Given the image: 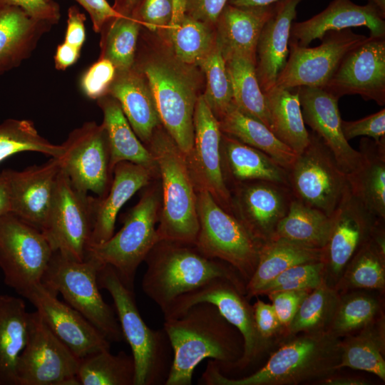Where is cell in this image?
Masks as SVG:
<instances>
[{
	"mask_svg": "<svg viewBox=\"0 0 385 385\" xmlns=\"http://www.w3.org/2000/svg\"><path fill=\"white\" fill-rule=\"evenodd\" d=\"M141 24L131 15H119L101 30L99 58L111 61L116 71H126L135 64L138 38Z\"/></svg>",
	"mask_w": 385,
	"mask_h": 385,
	"instance_id": "cell-43",
	"label": "cell"
},
{
	"mask_svg": "<svg viewBox=\"0 0 385 385\" xmlns=\"http://www.w3.org/2000/svg\"><path fill=\"white\" fill-rule=\"evenodd\" d=\"M97 101L103 114V124L108 135L113 170L117 163L128 161L158 171L150 151L133 131L118 102L108 94Z\"/></svg>",
	"mask_w": 385,
	"mask_h": 385,
	"instance_id": "cell-34",
	"label": "cell"
},
{
	"mask_svg": "<svg viewBox=\"0 0 385 385\" xmlns=\"http://www.w3.org/2000/svg\"><path fill=\"white\" fill-rule=\"evenodd\" d=\"M367 3L372 4L385 19V0H366Z\"/></svg>",
	"mask_w": 385,
	"mask_h": 385,
	"instance_id": "cell-63",
	"label": "cell"
},
{
	"mask_svg": "<svg viewBox=\"0 0 385 385\" xmlns=\"http://www.w3.org/2000/svg\"><path fill=\"white\" fill-rule=\"evenodd\" d=\"M142 279L143 292L162 312L180 296L208 281L227 278L245 294L246 282L228 263L209 257L195 244L160 240L148 252Z\"/></svg>",
	"mask_w": 385,
	"mask_h": 385,
	"instance_id": "cell-3",
	"label": "cell"
},
{
	"mask_svg": "<svg viewBox=\"0 0 385 385\" xmlns=\"http://www.w3.org/2000/svg\"><path fill=\"white\" fill-rule=\"evenodd\" d=\"M253 373L240 378L222 374L209 359L201 385H296L319 381L339 370L340 337L329 330L290 335Z\"/></svg>",
	"mask_w": 385,
	"mask_h": 385,
	"instance_id": "cell-2",
	"label": "cell"
},
{
	"mask_svg": "<svg viewBox=\"0 0 385 385\" xmlns=\"http://www.w3.org/2000/svg\"><path fill=\"white\" fill-rule=\"evenodd\" d=\"M385 19L371 4L358 5L351 0H332L321 12L305 21L293 22L289 45L309 46L329 31L366 27L371 36H385Z\"/></svg>",
	"mask_w": 385,
	"mask_h": 385,
	"instance_id": "cell-24",
	"label": "cell"
},
{
	"mask_svg": "<svg viewBox=\"0 0 385 385\" xmlns=\"http://www.w3.org/2000/svg\"><path fill=\"white\" fill-rule=\"evenodd\" d=\"M140 0H115L113 9L122 15H133Z\"/></svg>",
	"mask_w": 385,
	"mask_h": 385,
	"instance_id": "cell-61",
	"label": "cell"
},
{
	"mask_svg": "<svg viewBox=\"0 0 385 385\" xmlns=\"http://www.w3.org/2000/svg\"><path fill=\"white\" fill-rule=\"evenodd\" d=\"M92 196L78 190L61 170L56 193L42 232L53 252L77 260L86 259L93 230Z\"/></svg>",
	"mask_w": 385,
	"mask_h": 385,
	"instance_id": "cell-15",
	"label": "cell"
},
{
	"mask_svg": "<svg viewBox=\"0 0 385 385\" xmlns=\"http://www.w3.org/2000/svg\"><path fill=\"white\" fill-rule=\"evenodd\" d=\"M153 173L128 161L115 165L107 194L101 198L92 196L93 230L90 245L102 243L112 237L119 210L138 190L148 185Z\"/></svg>",
	"mask_w": 385,
	"mask_h": 385,
	"instance_id": "cell-26",
	"label": "cell"
},
{
	"mask_svg": "<svg viewBox=\"0 0 385 385\" xmlns=\"http://www.w3.org/2000/svg\"><path fill=\"white\" fill-rule=\"evenodd\" d=\"M197 247L206 255L234 267L247 283L258 260L262 243L206 189L198 188Z\"/></svg>",
	"mask_w": 385,
	"mask_h": 385,
	"instance_id": "cell-9",
	"label": "cell"
},
{
	"mask_svg": "<svg viewBox=\"0 0 385 385\" xmlns=\"http://www.w3.org/2000/svg\"><path fill=\"white\" fill-rule=\"evenodd\" d=\"M52 26L31 17L19 7L0 5V75L29 58Z\"/></svg>",
	"mask_w": 385,
	"mask_h": 385,
	"instance_id": "cell-29",
	"label": "cell"
},
{
	"mask_svg": "<svg viewBox=\"0 0 385 385\" xmlns=\"http://www.w3.org/2000/svg\"><path fill=\"white\" fill-rule=\"evenodd\" d=\"M52 332L80 359L91 354L111 349V342L81 313L41 282L31 289L25 297Z\"/></svg>",
	"mask_w": 385,
	"mask_h": 385,
	"instance_id": "cell-21",
	"label": "cell"
},
{
	"mask_svg": "<svg viewBox=\"0 0 385 385\" xmlns=\"http://www.w3.org/2000/svg\"><path fill=\"white\" fill-rule=\"evenodd\" d=\"M165 331L173 352V364L165 385H190L195 367L203 360H214L226 372L241 358V334L209 302L195 304L179 317L166 319Z\"/></svg>",
	"mask_w": 385,
	"mask_h": 385,
	"instance_id": "cell-1",
	"label": "cell"
},
{
	"mask_svg": "<svg viewBox=\"0 0 385 385\" xmlns=\"http://www.w3.org/2000/svg\"><path fill=\"white\" fill-rule=\"evenodd\" d=\"M225 60L232 86V103L270 129L265 95L256 75V62L241 56H232Z\"/></svg>",
	"mask_w": 385,
	"mask_h": 385,
	"instance_id": "cell-41",
	"label": "cell"
},
{
	"mask_svg": "<svg viewBox=\"0 0 385 385\" xmlns=\"http://www.w3.org/2000/svg\"><path fill=\"white\" fill-rule=\"evenodd\" d=\"M357 166L346 173L352 195L376 217L385 220V139L362 138Z\"/></svg>",
	"mask_w": 385,
	"mask_h": 385,
	"instance_id": "cell-30",
	"label": "cell"
},
{
	"mask_svg": "<svg viewBox=\"0 0 385 385\" xmlns=\"http://www.w3.org/2000/svg\"><path fill=\"white\" fill-rule=\"evenodd\" d=\"M230 194L233 215L262 244L273 237L294 197L288 186L265 180L238 184Z\"/></svg>",
	"mask_w": 385,
	"mask_h": 385,
	"instance_id": "cell-20",
	"label": "cell"
},
{
	"mask_svg": "<svg viewBox=\"0 0 385 385\" xmlns=\"http://www.w3.org/2000/svg\"><path fill=\"white\" fill-rule=\"evenodd\" d=\"M385 287L384 221L346 265L335 287L345 289H383Z\"/></svg>",
	"mask_w": 385,
	"mask_h": 385,
	"instance_id": "cell-39",
	"label": "cell"
},
{
	"mask_svg": "<svg viewBox=\"0 0 385 385\" xmlns=\"http://www.w3.org/2000/svg\"><path fill=\"white\" fill-rule=\"evenodd\" d=\"M32 151L60 158L62 145L50 143L41 136L31 120H5L0 124V163L11 155Z\"/></svg>",
	"mask_w": 385,
	"mask_h": 385,
	"instance_id": "cell-45",
	"label": "cell"
},
{
	"mask_svg": "<svg viewBox=\"0 0 385 385\" xmlns=\"http://www.w3.org/2000/svg\"><path fill=\"white\" fill-rule=\"evenodd\" d=\"M252 308L254 319L259 334L262 339L270 342L272 337L284 329L272 305L257 299Z\"/></svg>",
	"mask_w": 385,
	"mask_h": 385,
	"instance_id": "cell-54",
	"label": "cell"
},
{
	"mask_svg": "<svg viewBox=\"0 0 385 385\" xmlns=\"http://www.w3.org/2000/svg\"><path fill=\"white\" fill-rule=\"evenodd\" d=\"M324 280L323 261L291 267L272 279L259 291L257 296L279 291L307 290L319 287Z\"/></svg>",
	"mask_w": 385,
	"mask_h": 385,
	"instance_id": "cell-48",
	"label": "cell"
},
{
	"mask_svg": "<svg viewBox=\"0 0 385 385\" xmlns=\"http://www.w3.org/2000/svg\"><path fill=\"white\" fill-rule=\"evenodd\" d=\"M76 376L80 385H133L134 360L123 351H100L80 360Z\"/></svg>",
	"mask_w": 385,
	"mask_h": 385,
	"instance_id": "cell-42",
	"label": "cell"
},
{
	"mask_svg": "<svg viewBox=\"0 0 385 385\" xmlns=\"http://www.w3.org/2000/svg\"><path fill=\"white\" fill-rule=\"evenodd\" d=\"M319 384L325 385H367L369 381L357 377L329 376L319 380Z\"/></svg>",
	"mask_w": 385,
	"mask_h": 385,
	"instance_id": "cell-59",
	"label": "cell"
},
{
	"mask_svg": "<svg viewBox=\"0 0 385 385\" xmlns=\"http://www.w3.org/2000/svg\"><path fill=\"white\" fill-rule=\"evenodd\" d=\"M86 15L75 6L68 10L64 42L81 50L86 40Z\"/></svg>",
	"mask_w": 385,
	"mask_h": 385,
	"instance_id": "cell-57",
	"label": "cell"
},
{
	"mask_svg": "<svg viewBox=\"0 0 385 385\" xmlns=\"http://www.w3.org/2000/svg\"><path fill=\"white\" fill-rule=\"evenodd\" d=\"M170 21L166 29L173 56L180 62L197 66L215 43L212 26L186 14L185 0H172Z\"/></svg>",
	"mask_w": 385,
	"mask_h": 385,
	"instance_id": "cell-35",
	"label": "cell"
},
{
	"mask_svg": "<svg viewBox=\"0 0 385 385\" xmlns=\"http://www.w3.org/2000/svg\"><path fill=\"white\" fill-rule=\"evenodd\" d=\"M116 73V68L108 59L99 58L83 73L81 87L84 94L98 100L108 93Z\"/></svg>",
	"mask_w": 385,
	"mask_h": 385,
	"instance_id": "cell-49",
	"label": "cell"
},
{
	"mask_svg": "<svg viewBox=\"0 0 385 385\" xmlns=\"http://www.w3.org/2000/svg\"><path fill=\"white\" fill-rule=\"evenodd\" d=\"M342 130L346 140L364 136L375 142L385 139V109L356 120H342Z\"/></svg>",
	"mask_w": 385,
	"mask_h": 385,
	"instance_id": "cell-51",
	"label": "cell"
},
{
	"mask_svg": "<svg viewBox=\"0 0 385 385\" xmlns=\"http://www.w3.org/2000/svg\"><path fill=\"white\" fill-rule=\"evenodd\" d=\"M229 0H185V11L192 18L215 26Z\"/></svg>",
	"mask_w": 385,
	"mask_h": 385,
	"instance_id": "cell-55",
	"label": "cell"
},
{
	"mask_svg": "<svg viewBox=\"0 0 385 385\" xmlns=\"http://www.w3.org/2000/svg\"><path fill=\"white\" fill-rule=\"evenodd\" d=\"M222 168L225 180L237 185L265 180L289 187L288 171L261 150L222 133Z\"/></svg>",
	"mask_w": 385,
	"mask_h": 385,
	"instance_id": "cell-31",
	"label": "cell"
},
{
	"mask_svg": "<svg viewBox=\"0 0 385 385\" xmlns=\"http://www.w3.org/2000/svg\"><path fill=\"white\" fill-rule=\"evenodd\" d=\"M11 212V200L7 181L0 173V216Z\"/></svg>",
	"mask_w": 385,
	"mask_h": 385,
	"instance_id": "cell-60",
	"label": "cell"
},
{
	"mask_svg": "<svg viewBox=\"0 0 385 385\" xmlns=\"http://www.w3.org/2000/svg\"><path fill=\"white\" fill-rule=\"evenodd\" d=\"M366 37L346 29L327 32L320 39L321 44L316 47L289 45L287 61L274 86L323 88L344 56Z\"/></svg>",
	"mask_w": 385,
	"mask_h": 385,
	"instance_id": "cell-17",
	"label": "cell"
},
{
	"mask_svg": "<svg viewBox=\"0 0 385 385\" xmlns=\"http://www.w3.org/2000/svg\"><path fill=\"white\" fill-rule=\"evenodd\" d=\"M218 121L222 133L266 153L287 171L297 155L266 125L242 113L232 103Z\"/></svg>",
	"mask_w": 385,
	"mask_h": 385,
	"instance_id": "cell-36",
	"label": "cell"
},
{
	"mask_svg": "<svg viewBox=\"0 0 385 385\" xmlns=\"http://www.w3.org/2000/svg\"><path fill=\"white\" fill-rule=\"evenodd\" d=\"M339 291L325 280L309 291L286 328L289 335L329 330L337 309Z\"/></svg>",
	"mask_w": 385,
	"mask_h": 385,
	"instance_id": "cell-44",
	"label": "cell"
},
{
	"mask_svg": "<svg viewBox=\"0 0 385 385\" xmlns=\"http://www.w3.org/2000/svg\"><path fill=\"white\" fill-rule=\"evenodd\" d=\"M148 144L162 180L160 240L195 244L199 231L196 183L187 156L160 126Z\"/></svg>",
	"mask_w": 385,
	"mask_h": 385,
	"instance_id": "cell-4",
	"label": "cell"
},
{
	"mask_svg": "<svg viewBox=\"0 0 385 385\" xmlns=\"http://www.w3.org/2000/svg\"><path fill=\"white\" fill-rule=\"evenodd\" d=\"M193 125V146L187 159L195 182L198 188L208 190L223 209L232 214L231 194L222 168V131L218 120L202 95L195 105Z\"/></svg>",
	"mask_w": 385,
	"mask_h": 385,
	"instance_id": "cell-19",
	"label": "cell"
},
{
	"mask_svg": "<svg viewBox=\"0 0 385 385\" xmlns=\"http://www.w3.org/2000/svg\"><path fill=\"white\" fill-rule=\"evenodd\" d=\"M322 249L284 238H272L262 244L255 270L246 284L247 299L257 296L261 288L285 270L297 265L322 261Z\"/></svg>",
	"mask_w": 385,
	"mask_h": 385,
	"instance_id": "cell-33",
	"label": "cell"
},
{
	"mask_svg": "<svg viewBox=\"0 0 385 385\" xmlns=\"http://www.w3.org/2000/svg\"><path fill=\"white\" fill-rule=\"evenodd\" d=\"M278 1L279 0H229L228 4L235 6L255 7L270 6Z\"/></svg>",
	"mask_w": 385,
	"mask_h": 385,
	"instance_id": "cell-62",
	"label": "cell"
},
{
	"mask_svg": "<svg viewBox=\"0 0 385 385\" xmlns=\"http://www.w3.org/2000/svg\"><path fill=\"white\" fill-rule=\"evenodd\" d=\"M0 5L14 6L24 10L31 17L53 25L61 17L60 7L53 1L46 0H0Z\"/></svg>",
	"mask_w": 385,
	"mask_h": 385,
	"instance_id": "cell-53",
	"label": "cell"
},
{
	"mask_svg": "<svg viewBox=\"0 0 385 385\" xmlns=\"http://www.w3.org/2000/svg\"><path fill=\"white\" fill-rule=\"evenodd\" d=\"M232 282L227 278H214L174 301L164 312V319H174L192 305L209 302L219 309L222 316L237 329L243 339V353L227 371H240L255 364L267 351L270 342L259 334L254 319L253 308L247 298Z\"/></svg>",
	"mask_w": 385,
	"mask_h": 385,
	"instance_id": "cell-11",
	"label": "cell"
},
{
	"mask_svg": "<svg viewBox=\"0 0 385 385\" xmlns=\"http://www.w3.org/2000/svg\"><path fill=\"white\" fill-rule=\"evenodd\" d=\"M309 291H279L268 294L273 309L284 329L294 317L300 304Z\"/></svg>",
	"mask_w": 385,
	"mask_h": 385,
	"instance_id": "cell-52",
	"label": "cell"
},
{
	"mask_svg": "<svg viewBox=\"0 0 385 385\" xmlns=\"http://www.w3.org/2000/svg\"><path fill=\"white\" fill-rule=\"evenodd\" d=\"M331 227L322 249L324 280L335 288L355 253L373 236L381 220L376 217L352 195L349 185L330 215Z\"/></svg>",
	"mask_w": 385,
	"mask_h": 385,
	"instance_id": "cell-16",
	"label": "cell"
},
{
	"mask_svg": "<svg viewBox=\"0 0 385 385\" xmlns=\"http://www.w3.org/2000/svg\"><path fill=\"white\" fill-rule=\"evenodd\" d=\"M61 170L59 159L51 158L43 164L21 171L3 170L9 189L11 212L43 232Z\"/></svg>",
	"mask_w": 385,
	"mask_h": 385,
	"instance_id": "cell-22",
	"label": "cell"
},
{
	"mask_svg": "<svg viewBox=\"0 0 385 385\" xmlns=\"http://www.w3.org/2000/svg\"><path fill=\"white\" fill-rule=\"evenodd\" d=\"M61 170L78 190L103 197L109 190L113 170L107 133L103 124L84 123L72 130L61 144Z\"/></svg>",
	"mask_w": 385,
	"mask_h": 385,
	"instance_id": "cell-14",
	"label": "cell"
},
{
	"mask_svg": "<svg viewBox=\"0 0 385 385\" xmlns=\"http://www.w3.org/2000/svg\"><path fill=\"white\" fill-rule=\"evenodd\" d=\"M51 1L53 0H46ZM89 14L93 29L96 33H100L104 25L111 19L120 15L106 0H75Z\"/></svg>",
	"mask_w": 385,
	"mask_h": 385,
	"instance_id": "cell-56",
	"label": "cell"
},
{
	"mask_svg": "<svg viewBox=\"0 0 385 385\" xmlns=\"http://www.w3.org/2000/svg\"><path fill=\"white\" fill-rule=\"evenodd\" d=\"M274 6L242 7L227 4L215 24L216 40L225 59L241 56L256 62L258 38Z\"/></svg>",
	"mask_w": 385,
	"mask_h": 385,
	"instance_id": "cell-28",
	"label": "cell"
},
{
	"mask_svg": "<svg viewBox=\"0 0 385 385\" xmlns=\"http://www.w3.org/2000/svg\"><path fill=\"white\" fill-rule=\"evenodd\" d=\"M160 204L155 190L146 191L125 216L121 229L108 240L90 245L86 258L111 266L123 283L134 292L139 265L160 241L155 227Z\"/></svg>",
	"mask_w": 385,
	"mask_h": 385,
	"instance_id": "cell-8",
	"label": "cell"
},
{
	"mask_svg": "<svg viewBox=\"0 0 385 385\" xmlns=\"http://www.w3.org/2000/svg\"><path fill=\"white\" fill-rule=\"evenodd\" d=\"M53 252L40 230L11 212L0 216V269L19 295L41 282Z\"/></svg>",
	"mask_w": 385,
	"mask_h": 385,
	"instance_id": "cell-10",
	"label": "cell"
},
{
	"mask_svg": "<svg viewBox=\"0 0 385 385\" xmlns=\"http://www.w3.org/2000/svg\"><path fill=\"white\" fill-rule=\"evenodd\" d=\"M302 0H279L265 24L256 48L255 71L260 86L265 93L272 88L289 56V40L297 8Z\"/></svg>",
	"mask_w": 385,
	"mask_h": 385,
	"instance_id": "cell-25",
	"label": "cell"
},
{
	"mask_svg": "<svg viewBox=\"0 0 385 385\" xmlns=\"http://www.w3.org/2000/svg\"><path fill=\"white\" fill-rule=\"evenodd\" d=\"M100 288L111 294L121 331L132 351L135 364L133 385H165L170 372L173 352L163 328L150 329L143 319L134 292L120 280L115 270L103 265L98 273Z\"/></svg>",
	"mask_w": 385,
	"mask_h": 385,
	"instance_id": "cell-5",
	"label": "cell"
},
{
	"mask_svg": "<svg viewBox=\"0 0 385 385\" xmlns=\"http://www.w3.org/2000/svg\"><path fill=\"white\" fill-rule=\"evenodd\" d=\"M385 326L382 316L344 337L340 343L339 369L364 371L385 381Z\"/></svg>",
	"mask_w": 385,
	"mask_h": 385,
	"instance_id": "cell-37",
	"label": "cell"
},
{
	"mask_svg": "<svg viewBox=\"0 0 385 385\" xmlns=\"http://www.w3.org/2000/svg\"><path fill=\"white\" fill-rule=\"evenodd\" d=\"M296 88L304 124L322 139L342 170L350 173L357 166L361 154L349 145L343 135L339 99L322 88Z\"/></svg>",
	"mask_w": 385,
	"mask_h": 385,
	"instance_id": "cell-23",
	"label": "cell"
},
{
	"mask_svg": "<svg viewBox=\"0 0 385 385\" xmlns=\"http://www.w3.org/2000/svg\"><path fill=\"white\" fill-rule=\"evenodd\" d=\"M323 88L337 99L359 95L384 106L385 36H369L349 50Z\"/></svg>",
	"mask_w": 385,
	"mask_h": 385,
	"instance_id": "cell-18",
	"label": "cell"
},
{
	"mask_svg": "<svg viewBox=\"0 0 385 385\" xmlns=\"http://www.w3.org/2000/svg\"><path fill=\"white\" fill-rule=\"evenodd\" d=\"M379 299L365 292L340 296L329 330L339 337L356 332L378 317Z\"/></svg>",
	"mask_w": 385,
	"mask_h": 385,
	"instance_id": "cell-46",
	"label": "cell"
},
{
	"mask_svg": "<svg viewBox=\"0 0 385 385\" xmlns=\"http://www.w3.org/2000/svg\"><path fill=\"white\" fill-rule=\"evenodd\" d=\"M103 265L92 258L77 261L54 252L41 283L53 293H60L110 342H121L124 337L115 312L99 290L98 273Z\"/></svg>",
	"mask_w": 385,
	"mask_h": 385,
	"instance_id": "cell-7",
	"label": "cell"
},
{
	"mask_svg": "<svg viewBox=\"0 0 385 385\" xmlns=\"http://www.w3.org/2000/svg\"><path fill=\"white\" fill-rule=\"evenodd\" d=\"M270 120V130L297 154L307 145L305 127L297 89L273 86L264 93Z\"/></svg>",
	"mask_w": 385,
	"mask_h": 385,
	"instance_id": "cell-38",
	"label": "cell"
},
{
	"mask_svg": "<svg viewBox=\"0 0 385 385\" xmlns=\"http://www.w3.org/2000/svg\"><path fill=\"white\" fill-rule=\"evenodd\" d=\"M309 136L288 170L289 188L295 199L330 216L348 187L346 173L317 135Z\"/></svg>",
	"mask_w": 385,
	"mask_h": 385,
	"instance_id": "cell-12",
	"label": "cell"
},
{
	"mask_svg": "<svg viewBox=\"0 0 385 385\" xmlns=\"http://www.w3.org/2000/svg\"><path fill=\"white\" fill-rule=\"evenodd\" d=\"M330 227V216L293 197L272 238H284L308 247L323 249L328 240Z\"/></svg>",
	"mask_w": 385,
	"mask_h": 385,
	"instance_id": "cell-40",
	"label": "cell"
},
{
	"mask_svg": "<svg viewBox=\"0 0 385 385\" xmlns=\"http://www.w3.org/2000/svg\"><path fill=\"white\" fill-rule=\"evenodd\" d=\"M29 314L23 299L0 295V385H19L17 364L27 342Z\"/></svg>",
	"mask_w": 385,
	"mask_h": 385,
	"instance_id": "cell-32",
	"label": "cell"
},
{
	"mask_svg": "<svg viewBox=\"0 0 385 385\" xmlns=\"http://www.w3.org/2000/svg\"><path fill=\"white\" fill-rule=\"evenodd\" d=\"M81 49L64 41L58 45L54 55V64L56 69L65 71L73 65L79 58Z\"/></svg>",
	"mask_w": 385,
	"mask_h": 385,
	"instance_id": "cell-58",
	"label": "cell"
},
{
	"mask_svg": "<svg viewBox=\"0 0 385 385\" xmlns=\"http://www.w3.org/2000/svg\"><path fill=\"white\" fill-rule=\"evenodd\" d=\"M108 94L118 102L140 141L148 143L161 122L144 74L135 66L126 71H116Z\"/></svg>",
	"mask_w": 385,
	"mask_h": 385,
	"instance_id": "cell-27",
	"label": "cell"
},
{
	"mask_svg": "<svg viewBox=\"0 0 385 385\" xmlns=\"http://www.w3.org/2000/svg\"><path fill=\"white\" fill-rule=\"evenodd\" d=\"M80 360L37 311L29 312L27 342L17 364L19 385H80Z\"/></svg>",
	"mask_w": 385,
	"mask_h": 385,
	"instance_id": "cell-13",
	"label": "cell"
},
{
	"mask_svg": "<svg viewBox=\"0 0 385 385\" xmlns=\"http://www.w3.org/2000/svg\"><path fill=\"white\" fill-rule=\"evenodd\" d=\"M192 66L173 55L155 56L135 66L148 82L165 130L187 157L193 146L194 112L200 96Z\"/></svg>",
	"mask_w": 385,
	"mask_h": 385,
	"instance_id": "cell-6",
	"label": "cell"
},
{
	"mask_svg": "<svg viewBox=\"0 0 385 385\" xmlns=\"http://www.w3.org/2000/svg\"><path fill=\"white\" fill-rule=\"evenodd\" d=\"M172 9V0H140L133 16L150 31H165Z\"/></svg>",
	"mask_w": 385,
	"mask_h": 385,
	"instance_id": "cell-50",
	"label": "cell"
},
{
	"mask_svg": "<svg viewBox=\"0 0 385 385\" xmlns=\"http://www.w3.org/2000/svg\"><path fill=\"white\" fill-rule=\"evenodd\" d=\"M197 66L206 78V88L202 96L218 120L232 104V92L225 60L217 40Z\"/></svg>",
	"mask_w": 385,
	"mask_h": 385,
	"instance_id": "cell-47",
	"label": "cell"
}]
</instances>
